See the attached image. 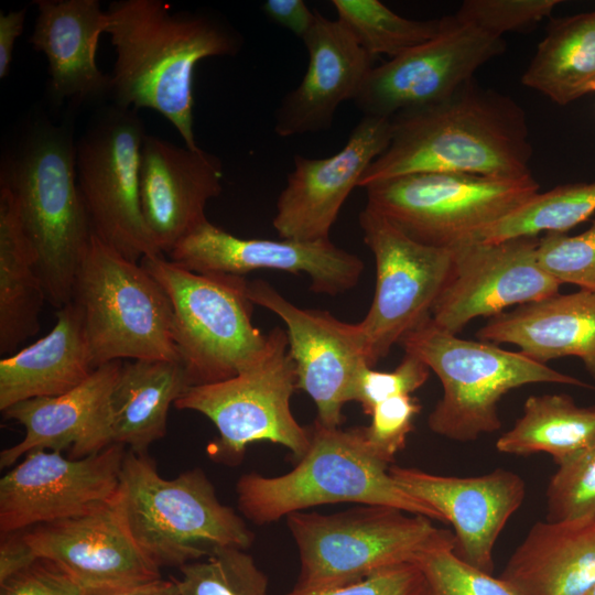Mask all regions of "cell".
<instances>
[{"label":"cell","instance_id":"obj_1","mask_svg":"<svg viewBox=\"0 0 595 595\" xmlns=\"http://www.w3.org/2000/svg\"><path fill=\"white\" fill-rule=\"evenodd\" d=\"M116 60L110 95L121 108L152 109L167 119L185 147L194 134V71L205 58L235 56L241 34L207 11H173L161 0H116L106 9Z\"/></svg>","mask_w":595,"mask_h":595},{"label":"cell","instance_id":"obj_2","mask_svg":"<svg viewBox=\"0 0 595 595\" xmlns=\"http://www.w3.org/2000/svg\"><path fill=\"white\" fill-rule=\"evenodd\" d=\"M387 149L359 187L416 173L518 178L530 175L532 147L523 108L474 78L451 97L391 119Z\"/></svg>","mask_w":595,"mask_h":595},{"label":"cell","instance_id":"obj_3","mask_svg":"<svg viewBox=\"0 0 595 595\" xmlns=\"http://www.w3.org/2000/svg\"><path fill=\"white\" fill-rule=\"evenodd\" d=\"M0 178L14 195L46 300L58 310L72 301L93 235L77 183L76 142L68 126L47 120L31 123L6 156Z\"/></svg>","mask_w":595,"mask_h":595},{"label":"cell","instance_id":"obj_4","mask_svg":"<svg viewBox=\"0 0 595 595\" xmlns=\"http://www.w3.org/2000/svg\"><path fill=\"white\" fill-rule=\"evenodd\" d=\"M310 432L306 453L289 473L275 477L249 473L238 479V507L247 519L266 524L320 505L357 502L445 522L436 510L398 486L389 464L368 444L365 426L344 430L315 420Z\"/></svg>","mask_w":595,"mask_h":595},{"label":"cell","instance_id":"obj_5","mask_svg":"<svg viewBox=\"0 0 595 595\" xmlns=\"http://www.w3.org/2000/svg\"><path fill=\"white\" fill-rule=\"evenodd\" d=\"M116 504L133 540L158 567L182 566L218 548L244 550L253 541L198 467L165 479L147 454L127 448Z\"/></svg>","mask_w":595,"mask_h":595},{"label":"cell","instance_id":"obj_6","mask_svg":"<svg viewBox=\"0 0 595 595\" xmlns=\"http://www.w3.org/2000/svg\"><path fill=\"white\" fill-rule=\"evenodd\" d=\"M400 345L440 379L443 396L429 414L428 425L433 433L456 442L497 432L501 428L498 402L512 389L542 382L593 388L520 351L459 338L437 327L431 317Z\"/></svg>","mask_w":595,"mask_h":595},{"label":"cell","instance_id":"obj_7","mask_svg":"<svg viewBox=\"0 0 595 595\" xmlns=\"http://www.w3.org/2000/svg\"><path fill=\"white\" fill-rule=\"evenodd\" d=\"M285 518L300 554L294 586L300 591L355 582L414 563L426 552L455 548L453 532L435 527L425 516L393 507L363 505L332 515L302 510Z\"/></svg>","mask_w":595,"mask_h":595},{"label":"cell","instance_id":"obj_8","mask_svg":"<svg viewBox=\"0 0 595 595\" xmlns=\"http://www.w3.org/2000/svg\"><path fill=\"white\" fill-rule=\"evenodd\" d=\"M140 263L170 299L172 336L190 387L232 378L264 353L269 336L252 324L244 277L193 272L162 255Z\"/></svg>","mask_w":595,"mask_h":595},{"label":"cell","instance_id":"obj_9","mask_svg":"<svg viewBox=\"0 0 595 595\" xmlns=\"http://www.w3.org/2000/svg\"><path fill=\"white\" fill-rule=\"evenodd\" d=\"M72 301L83 314L95 369L113 360H180L173 311L160 283L94 232Z\"/></svg>","mask_w":595,"mask_h":595},{"label":"cell","instance_id":"obj_10","mask_svg":"<svg viewBox=\"0 0 595 595\" xmlns=\"http://www.w3.org/2000/svg\"><path fill=\"white\" fill-rule=\"evenodd\" d=\"M268 336L264 353L248 368L227 380L188 387L174 402L175 408L199 412L214 423L219 435L207 452L217 462L240 463L247 446L256 442L282 445L298 459L310 446V429L300 425L291 411L296 372L285 329L274 327Z\"/></svg>","mask_w":595,"mask_h":595},{"label":"cell","instance_id":"obj_11","mask_svg":"<svg viewBox=\"0 0 595 595\" xmlns=\"http://www.w3.org/2000/svg\"><path fill=\"white\" fill-rule=\"evenodd\" d=\"M539 190L532 174L502 178L448 172L409 174L365 187L367 207L411 239L439 248L473 240Z\"/></svg>","mask_w":595,"mask_h":595},{"label":"cell","instance_id":"obj_12","mask_svg":"<svg viewBox=\"0 0 595 595\" xmlns=\"http://www.w3.org/2000/svg\"><path fill=\"white\" fill-rule=\"evenodd\" d=\"M137 110L112 104L76 142V174L93 232L125 258L162 255L141 208L140 164L145 137Z\"/></svg>","mask_w":595,"mask_h":595},{"label":"cell","instance_id":"obj_13","mask_svg":"<svg viewBox=\"0 0 595 595\" xmlns=\"http://www.w3.org/2000/svg\"><path fill=\"white\" fill-rule=\"evenodd\" d=\"M358 221L376 264L374 299L357 323L374 368L393 345L431 317L452 268L453 249L420 244L367 206Z\"/></svg>","mask_w":595,"mask_h":595},{"label":"cell","instance_id":"obj_14","mask_svg":"<svg viewBox=\"0 0 595 595\" xmlns=\"http://www.w3.org/2000/svg\"><path fill=\"white\" fill-rule=\"evenodd\" d=\"M505 50L504 37L444 15L436 36L374 66L353 101L364 116L386 119L437 104Z\"/></svg>","mask_w":595,"mask_h":595},{"label":"cell","instance_id":"obj_15","mask_svg":"<svg viewBox=\"0 0 595 595\" xmlns=\"http://www.w3.org/2000/svg\"><path fill=\"white\" fill-rule=\"evenodd\" d=\"M123 444L84 458L33 450L0 480L1 533L96 511L117 500Z\"/></svg>","mask_w":595,"mask_h":595},{"label":"cell","instance_id":"obj_16","mask_svg":"<svg viewBox=\"0 0 595 595\" xmlns=\"http://www.w3.org/2000/svg\"><path fill=\"white\" fill-rule=\"evenodd\" d=\"M538 244V236H521L452 248V268L432 309V322L457 335L477 317H494L559 293L561 284L537 261Z\"/></svg>","mask_w":595,"mask_h":595},{"label":"cell","instance_id":"obj_17","mask_svg":"<svg viewBox=\"0 0 595 595\" xmlns=\"http://www.w3.org/2000/svg\"><path fill=\"white\" fill-rule=\"evenodd\" d=\"M246 292L253 305L284 323L296 389L314 401L316 420L339 428L344 405L355 401L360 376L370 367L357 323L339 321L327 311L301 309L263 280L248 281Z\"/></svg>","mask_w":595,"mask_h":595},{"label":"cell","instance_id":"obj_18","mask_svg":"<svg viewBox=\"0 0 595 595\" xmlns=\"http://www.w3.org/2000/svg\"><path fill=\"white\" fill-rule=\"evenodd\" d=\"M177 266L203 274L244 277L257 270L304 273L315 293L337 295L357 285L363 260L331 239L240 238L208 219L185 236L167 255Z\"/></svg>","mask_w":595,"mask_h":595},{"label":"cell","instance_id":"obj_19","mask_svg":"<svg viewBox=\"0 0 595 595\" xmlns=\"http://www.w3.org/2000/svg\"><path fill=\"white\" fill-rule=\"evenodd\" d=\"M390 139V119L363 116L337 153L323 159L295 154L272 219L279 236L301 241L329 239L348 195Z\"/></svg>","mask_w":595,"mask_h":595},{"label":"cell","instance_id":"obj_20","mask_svg":"<svg viewBox=\"0 0 595 595\" xmlns=\"http://www.w3.org/2000/svg\"><path fill=\"white\" fill-rule=\"evenodd\" d=\"M403 490L436 510L454 528L455 554L491 574L496 541L526 497V484L504 468L480 476L456 477L390 466Z\"/></svg>","mask_w":595,"mask_h":595},{"label":"cell","instance_id":"obj_21","mask_svg":"<svg viewBox=\"0 0 595 595\" xmlns=\"http://www.w3.org/2000/svg\"><path fill=\"white\" fill-rule=\"evenodd\" d=\"M116 501L90 513L37 524L24 537L40 558L60 564L90 592L161 578L160 567L133 540Z\"/></svg>","mask_w":595,"mask_h":595},{"label":"cell","instance_id":"obj_22","mask_svg":"<svg viewBox=\"0 0 595 595\" xmlns=\"http://www.w3.org/2000/svg\"><path fill=\"white\" fill-rule=\"evenodd\" d=\"M223 164L201 149L145 134L141 148L140 201L160 252L170 251L207 220L205 207L223 191Z\"/></svg>","mask_w":595,"mask_h":595},{"label":"cell","instance_id":"obj_23","mask_svg":"<svg viewBox=\"0 0 595 595\" xmlns=\"http://www.w3.org/2000/svg\"><path fill=\"white\" fill-rule=\"evenodd\" d=\"M121 366L122 360L104 364L63 394L24 400L2 411L23 425L25 435L1 451L0 467L33 450L67 451L71 458H84L111 445L110 400Z\"/></svg>","mask_w":595,"mask_h":595},{"label":"cell","instance_id":"obj_24","mask_svg":"<svg viewBox=\"0 0 595 595\" xmlns=\"http://www.w3.org/2000/svg\"><path fill=\"white\" fill-rule=\"evenodd\" d=\"M302 41L309 53L307 69L274 112V132L282 138L329 129L338 106L354 100L374 67V57L349 31L318 11Z\"/></svg>","mask_w":595,"mask_h":595},{"label":"cell","instance_id":"obj_25","mask_svg":"<svg viewBox=\"0 0 595 595\" xmlns=\"http://www.w3.org/2000/svg\"><path fill=\"white\" fill-rule=\"evenodd\" d=\"M30 43L47 61L48 90L57 100L79 102L109 97L110 75L96 63L108 17L98 0H36Z\"/></svg>","mask_w":595,"mask_h":595},{"label":"cell","instance_id":"obj_26","mask_svg":"<svg viewBox=\"0 0 595 595\" xmlns=\"http://www.w3.org/2000/svg\"><path fill=\"white\" fill-rule=\"evenodd\" d=\"M476 336L493 344H512L530 359L580 358L595 379V292L553 294L490 317Z\"/></svg>","mask_w":595,"mask_h":595},{"label":"cell","instance_id":"obj_27","mask_svg":"<svg viewBox=\"0 0 595 595\" xmlns=\"http://www.w3.org/2000/svg\"><path fill=\"white\" fill-rule=\"evenodd\" d=\"M500 578L519 595H585L595 582V518L536 522Z\"/></svg>","mask_w":595,"mask_h":595},{"label":"cell","instance_id":"obj_28","mask_svg":"<svg viewBox=\"0 0 595 595\" xmlns=\"http://www.w3.org/2000/svg\"><path fill=\"white\" fill-rule=\"evenodd\" d=\"M95 370L79 306L56 312L44 337L0 360V410L33 398L63 394Z\"/></svg>","mask_w":595,"mask_h":595},{"label":"cell","instance_id":"obj_29","mask_svg":"<svg viewBox=\"0 0 595 595\" xmlns=\"http://www.w3.org/2000/svg\"><path fill=\"white\" fill-rule=\"evenodd\" d=\"M188 387L181 360L122 363L110 400L112 442L147 454L165 436L169 409Z\"/></svg>","mask_w":595,"mask_h":595},{"label":"cell","instance_id":"obj_30","mask_svg":"<svg viewBox=\"0 0 595 595\" xmlns=\"http://www.w3.org/2000/svg\"><path fill=\"white\" fill-rule=\"evenodd\" d=\"M46 293L17 202L0 178V353L8 354L40 329Z\"/></svg>","mask_w":595,"mask_h":595},{"label":"cell","instance_id":"obj_31","mask_svg":"<svg viewBox=\"0 0 595 595\" xmlns=\"http://www.w3.org/2000/svg\"><path fill=\"white\" fill-rule=\"evenodd\" d=\"M521 83L560 106L594 94L595 10L553 21Z\"/></svg>","mask_w":595,"mask_h":595},{"label":"cell","instance_id":"obj_32","mask_svg":"<svg viewBox=\"0 0 595 595\" xmlns=\"http://www.w3.org/2000/svg\"><path fill=\"white\" fill-rule=\"evenodd\" d=\"M595 440V405L580 407L565 393L530 396L522 415L496 442L500 453H547L560 466Z\"/></svg>","mask_w":595,"mask_h":595},{"label":"cell","instance_id":"obj_33","mask_svg":"<svg viewBox=\"0 0 595 595\" xmlns=\"http://www.w3.org/2000/svg\"><path fill=\"white\" fill-rule=\"evenodd\" d=\"M594 213L595 182L561 185L537 193L518 209L478 232L473 240L499 241L541 232H566Z\"/></svg>","mask_w":595,"mask_h":595},{"label":"cell","instance_id":"obj_34","mask_svg":"<svg viewBox=\"0 0 595 595\" xmlns=\"http://www.w3.org/2000/svg\"><path fill=\"white\" fill-rule=\"evenodd\" d=\"M337 20L371 57L393 58L436 36L444 17L412 20L393 12L379 0H333Z\"/></svg>","mask_w":595,"mask_h":595},{"label":"cell","instance_id":"obj_35","mask_svg":"<svg viewBox=\"0 0 595 595\" xmlns=\"http://www.w3.org/2000/svg\"><path fill=\"white\" fill-rule=\"evenodd\" d=\"M180 570L182 577H173L176 595H267V576L242 549L218 548Z\"/></svg>","mask_w":595,"mask_h":595},{"label":"cell","instance_id":"obj_36","mask_svg":"<svg viewBox=\"0 0 595 595\" xmlns=\"http://www.w3.org/2000/svg\"><path fill=\"white\" fill-rule=\"evenodd\" d=\"M545 497L549 521L595 518V440L559 466Z\"/></svg>","mask_w":595,"mask_h":595},{"label":"cell","instance_id":"obj_37","mask_svg":"<svg viewBox=\"0 0 595 595\" xmlns=\"http://www.w3.org/2000/svg\"><path fill=\"white\" fill-rule=\"evenodd\" d=\"M414 563L424 576L426 595H519L502 578L463 561L452 547L426 552Z\"/></svg>","mask_w":595,"mask_h":595},{"label":"cell","instance_id":"obj_38","mask_svg":"<svg viewBox=\"0 0 595 595\" xmlns=\"http://www.w3.org/2000/svg\"><path fill=\"white\" fill-rule=\"evenodd\" d=\"M537 261L560 284L595 292V219L582 234L547 232L539 238Z\"/></svg>","mask_w":595,"mask_h":595},{"label":"cell","instance_id":"obj_39","mask_svg":"<svg viewBox=\"0 0 595 595\" xmlns=\"http://www.w3.org/2000/svg\"><path fill=\"white\" fill-rule=\"evenodd\" d=\"M561 0H466L455 13L462 22L504 37L505 33L529 30L548 18Z\"/></svg>","mask_w":595,"mask_h":595},{"label":"cell","instance_id":"obj_40","mask_svg":"<svg viewBox=\"0 0 595 595\" xmlns=\"http://www.w3.org/2000/svg\"><path fill=\"white\" fill-rule=\"evenodd\" d=\"M422 409L411 394L389 398L376 404L370 412L371 422L365 426V435L375 454L390 464L404 448L414 418Z\"/></svg>","mask_w":595,"mask_h":595},{"label":"cell","instance_id":"obj_41","mask_svg":"<svg viewBox=\"0 0 595 595\" xmlns=\"http://www.w3.org/2000/svg\"><path fill=\"white\" fill-rule=\"evenodd\" d=\"M430 368L414 355L404 353L401 363L392 371H379L371 367L361 374L355 401L370 414L374 407L389 398L411 394L421 388L430 376Z\"/></svg>","mask_w":595,"mask_h":595},{"label":"cell","instance_id":"obj_42","mask_svg":"<svg viewBox=\"0 0 595 595\" xmlns=\"http://www.w3.org/2000/svg\"><path fill=\"white\" fill-rule=\"evenodd\" d=\"M285 595H426V585L415 563H403L355 582L315 591L293 588Z\"/></svg>","mask_w":595,"mask_h":595},{"label":"cell","instance_id":"obj_43","mask_svg":"<svg viewBox=\"0 0 595 595\" xmlns=\"http://www.w3.org/2000/svg\"><path fill=\"white\" fill-rule=\"evenodd\" d=\"M77 578L56 562L39 558L0 582V595H89Z\"/></svg>","mask_w":595,"mask_h":595},{"label":"cell","instance_id":"obj_44","mask_svg":"<svg viewBox=\"0 0 595 595\" xmlns=\"http://www.w3.org/2000/svg\"><path fill=\"white\" fill-rule=\"evenodd\" d=\"M261 10L270 21L301 40L307 35L316 19V10L312 11L303 0H267Z\"/></svg>","mask_w":595,"mask_h":595},{"label":"cell","instance_id":"obj_45","mask_svg":"<svg viewBox=\"0 0 595 595\" xmlns=\"http://www.w3.org/2000/svg\"><path fill=\"white\" fill-rule=\"evenodd\" d=\"M39 558L26 541L23 530L1 533L0 582L29 566Z\"/></svg>","mask_w":595,"mask_h":595},{"label":"cell","instance_id":"obj_46","mask_svg":"<svg viewBox=\"0 0 595 595\" xmlns=\"http://www.w3.org/2000/svg\"><path fill=\"white\" fill-rule=\"evenodd\" d=\"M26 8L0 13V78L8 76L17 39L23 32Z\"/></svg>","mask_w":595,"mask_h":595},{"label":"cell","instance_id":"obj_47","mask_svg":"<svg viewBox=\"0 0 595 595\" xmlns=\"http://www.w3.org/2000/svg\"><path fill=\"white\" fill-rule=\"evenodd\" d=\"M89 595H176V585L173 580H155L131 586L93 592Z\"/></svg>","mask_w":595,"mask_h":595},{"label":"cell","instance_id":"obj_48","mask_svg":"<svg viewBox=\"0 0 595 595\" xmlns=\"http://www.w3.org/2000/svg\"><path fill=\"white\" fill-rule=\"evenodd\" d=\"M585 595H595V582H594V584L589 587V589L585 593Z\"/></svg>","mask_w":595,"mask_h":595}]
</instances>
